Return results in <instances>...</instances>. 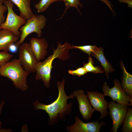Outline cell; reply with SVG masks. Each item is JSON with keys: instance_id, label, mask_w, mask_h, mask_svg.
Segmentation results:
<instances>
[{"instance_id": "obj_7", "label": "cell", "mask_w": 132, "mask_h": 132, "mask_svg": "<svg viewBox=\"0 0 132 132\" xmlns=\"http://www.w3.org/2000/svg\"><path fill=\"white\" fill-rule=\"evenodd\" d=\"M18 59L23 68L30 73L36 71L38 61L30 43H22L20 46Z\"/></svg>"}, {"instance_id": "obj_12", "label": "cell", "mask_w": 132, "mask_h": 132, "mask_svg": "<svg viewBox=\"0 0 132 132\" xmlns=\"http://www.w3.org/2000/svg\"><path fill=\"white\" fill-rule=\"evenodd\" d=\"M32 50L38 61L44 59L47 53L48 44L44 38L33 37L30 39V43Z\"/></svg>"}, {"instance_id": "obj_11", "label": "cell", "mask_w": 132, "mask_h": 132, "mask_svg": "<svg viewBox=\"0 0 132 132\" xmlns=\"http://www.w3.org/2000/svg\"><path fill=\"white\" fill-rule=\"evenodd\" d=\"M70 95L76 97L78 103L80 112L83 119L86 120H89L95 110L92 108L87 95L82 89L74 91Z\"/></svg>"}, {"instance_id": "obj_4", "label": "cell", "mask_w": 132, "mask_h": 132, "mask_svg": "<svg viewBox=\"0 0 132 132\" xmlns=\"http://www.w3.org/2000/svg\"><path fill=\"white\" fill-rule=\"evenodd\" d=\"M46 19L43 14L35 15L32 17L27 20L26 23L19 29L21 32L20 39L15 43L19 46L23 43L27 36L31 33H36L38 38H40L42 33V30L45 26Z\"/></svg>"}, {"instance_id": "obj_15", "label": "cell", "mask_w": 132, "mask_h": 132, "mask_svg": "<svg viewBox=\"0 0 132 132\" xmlns=\"http://www.w3.org/2000/svg\"><path fill=\"white\" fill-rule=\"evenodd\" d=\"M15 4L20 12V16L26 20L32 17L35 15L31 8V0H8Z\"/></svg>"}, {"instance_id": "obj_9", "label": "cell", "mask_w": 132, "mask_h": 132, "mask_svg": "<svg viewBox=\"0 0 132 132\" xmlns=\"http://www.w3.org/2000/svg\"><path fill=\"white\" fill-rule=\"evenodd\" d=\"M87 93L88 99L93 109L100 113L99 119L106 117L109 114L107 111L109 103L105 100L103 94L97 91H87Z\"/></svg>"}, {"instance_id": "obj_16", "label": "cell", "mask_w": 132, "mask_h": 132, "mask_svg": "<svg viewBox=\"0 0 132 132\" xmlns=\"http://www.w3.org/2000/svg\"><path fill=\"white\" fill-rule=\"evenodd\" d=\"M120 64L123 73L121 85L126 94L132 98V76L126 71L122 60L120 61Z\"/></svg>"}, {"instance_id": "obj_1", "label": "cell", "mask_w": 132, "mask_h": 132, "mask_svg": "<svg viewBox=\"0 0 132 132\" xmlns=\"http://www.w3.org/2000/svg\"><path fill=\"white\" fill-rule=\"evenodd\" d=\"M65 82L64 79L61 82H57L58 95L57 99L52 103L46 105L39 103L37 100L33 103L34 110H43L48 114L49 117L48 123L51 125L55 124L59 119H64L65 115H69L71 111L72 103L68 104L67 101L74 97L71 95H66L65 90Z\"/></svg>"}, {"instance_id": "obj_25", "label": "cell", "mask_w": 132, "mask_h": 132, "mask_svg": "<svg viewBox=\"0 0 132 132\" xmlns=\"http://www.w3.org/2000/svg\"><path fill=\"white\" fill-rule=\"evenodd\" d=\"M19 46L15 43L12 44L9 47V51L13 53H16L18 50Z\"/></svg>"}, {"instance_id": "obj_29", "label": "cell", "mask_w": 132, "mask_h": 132, "mask_svg": "<svg viewBox=\"0 0 132 132\" xmlns=\"http://www.w3.org/2000/svg\"><path fill=\"white\" fill-rule=\"evenodd\" d=\"M4 0H0V1L3 3Z\"/></svg>"}, {"instance_id": "obj_28", "label": "cell", "mask_w": 132, "mask_h": 132, "mask_svg": "<svg viewBox=\"0 0 132 132\" xmlns=\"http://www.w3.org/2000/svg\"><path fill=\"white\" fill-rule=\"evenodd\" d=\"M105 3L111 10L112 9V7L111 2L108 0H100Z\"/></svg>"}, {"instance_id": "obj_21", "label": "cell", "mask_w": 132, "mask_h": 132, "mask_svg": "<svg viewBox=\"0 0 132 132\" xmlns=\"http://www.w3.org/2000/svg\"><path fill=\"white\" fill-rule=\"evenodd\" d=\"M96 45H87L80 46L72 45L71 46L70 49H79L83 52L88 54L90 56L91 53L97 48Z\"/></svg>"}, {"instance_id": "obj_8", "label": "cell", "mask_w": 132, "mask_h": 132, "mask_svg": "<svg viewBox=\"0 0 132 132\" xmlns=\"http://www.w3.org/2000/svg\"><path fill=\"white\" fill-rule=\"evenodd\" d=\"M129 106L116 103L111 100L108 104L110 114L113 122L111 130L116 132L123 123Z\"/></svg>"}, {"instance_id": "obj_6", "label": "cell", "mask_w": 132, "mask_h": 132, "mask_svg": "<svg viewBox=\"0 0 132 132\" xmlns=\"http://www.w3.org/2000/svg\"><path fill=\"white\" fill-rule=\"evenodd\" d=\"M113 83L114 86L111 88L107 82L104 83L102 90L104 96L110 97L113 101H116L117 103L129 106H132V98L129 97L124 91L119 81L115 79Z\"/></svg>"}, {"instance_id": "obj_20", "label": "cell", "mask_w": 132, "mask_h": 132, "mask_svg": "<svg viewBox=\"0 0 132 132\" xmlns=\"http://www.w3.org/2000/svg\"><path fill=\"white\" fill-rule=\"evenodd\" d=\"M62 1H63L64 3L66 8L65 12L60 18L61 19L63 17L68 9L71 7H74L76 8L79 13H81L78 6L83 7V5L81 3L79 0H62Z\"/></svg>"}, {"instance_id": "obj_17", "label": "cell", "mask_w": 132, "mask_h": 132, "mask_svg": "<svg viewBox=\"0 0 132 132\" xmlns=\"http://www.w3.org/2000/svg\"><path fill=\"white\" fill-rule=\"evenodd\" d=\"M122 128L123 132H132V109L129 107Z\"/></svg>"}, {"instance_id": "obj_5", "label": "cell", "mask_w": 132, "mask_h": 132, "mask_svg": "<svg viewBox=\"0 0 132 132\" xmlns=\"http://www.w3.org/2000/svg\"><path fill=\"white\" fill-rule=\"evenodd\" d=\"M3 3L7 7L8 13L5 22L0 27V29L9 30L19 36L21 34L19 29L26 23L27 20L15 13L13 10V4L12 3L8 0H5Z\"/></svg>"}, {"instance_id": "obj_23", "label": "cell", "mask_w": 132, "mask_h": 132, "mask_svg": "<svg viewBox=\"0 0 132 132\" xmlns=\"http://www.w3.org/2000/svg\"><path fill=\"white\" fill-rule=\"evenodd\" d=\"M69 73L72 76H77L81 77L85 75L87 73L84 67H80L74 70H69L68 71Z\"/></svg>"}, {"instance_id": "obj_30", "label": "cell", "mask_w": 132, "mask_h": 132, "mask_svg": "<svg viewBox=\"0 0 132 132\" xmlns=\"http://www.w3.org/2000/svg\"></svg>"}, {"instance_id": "obj_3", "label": "cell", "mask_w": 132, "mask_h": 132, "mask_svg": "<svg viewBox=\"0 0 132 132\" xmlns=\"http://www.w3.org/2000/svg\"><path fill=\"white\" fill-rule=\"evenodd\" d=\"M0 68V75L11 80L16 88L23 91L27 90V79L30 73L23 68L18 59H14Z\"/></svg>"}, {"instance_id": "obj_10", "label": "cell", "mask_w": 132, "mask_h": 132, "mask_svg": "<svg viewBox=\"0 0 132 132\" xmlns=\"http://www.w3.org/2000/svg\"><path fill=\"white\" fill-rule=\"evenodd\" d=\"M75 123L67 127L66 129L70 132H99L100 128L105 125L104 121L99 122L98 121L85 123L83 122L77 116L75 118Z\"/></svg>"}, {"instance_id": "obj_19", "label": "cell", "mask_w": 132, "mask_h": 132, "mask_svg": "<svg viewBox=\"0 0 132 132\" xmlns=\"http://www.w3.org/2000/svg\"><path fill=\"white\" fill-rule=\"evenodd\" d=\"M62 0H40L35 7L38 13H41L45 11L51 4L54 2Z\"/></svg>"}, {"instance_id": "obj_2", "label": "cell", "mask_w": 132, "mask_h": 132, "mask_svg": "<svg viewBox=\"0 0 132 132\" xmlns=\"http://www.w3.org/2000/svg\"><path fill=\"white\" fill-rule=\"evenodd\" d=\"M71 46V45L66 42L63 44L58 43L56 49H53V53L52 55L49 56L43 62L39 61L35 71L36 80H42L44 86L47 88H49L50 86L51 72L53 68V61L57 58L62 60L68 59Z\"/></svg>"}, {"instance_id": "obj_24", "label": "cell", "mask_w": 132, "mask_h": 132, "mask_svg": "<svg viewBox=\"0 0 132 132\" xmlns=\"http://www.w3.org/2000/svg\"><path fill=\"white\" fill-rule=\"evenodd\" d=\"M3 3L0 1V27L5 20L4 14L7 11V7L4 5H3Z\"/></svg>"}, {"instance_id": "obj_26", "label": "cell", "mask_w": 132, "mask_h": 132, "mask_svg": "<svg viewBox=\"0 0 132 132\" xmlns=\"http://www.w3.org/2000/svg\"><path fill=\"white\" fill-rule=\"evenodd\" d=\"M4 104V102L3 100H2L1 102V103L0 105V116L1 113L3 105ZM2 122L0 121V132H5V131H7L5 129H1V125H2Z\"/></svg>"}, {"instance_id": "obj_14", "label": "cell", "mask_w": 132, "mask_h": 132, "mask_svg": "<svg viewBox=\"0 0 132 132\" xmlns=\"http://www.w3.org/2000/svg\"><path fill=\"white\" fill-rule=\"evenodd\" d=\"M91 55L95 57L100 63L103 67L105 75L109 79V74L115 70L111 64L108 61L104 55L103 49L101 47L97 48L91 53Z\"/></svg>"}, {"instance_id": "obj_22", "label": "cell", "mask_w": 132, "mask_h": 132, "mask_svg": "<svg viewBox=\"0 0 132 132\" xmlns=\"http://www.w3.org/2000/svg\"><path fill=\"white\" fill-rule=\"evenodd\" d=\"M13 56L8 52H0V67L9 61Z\"/></svg>"}, {"instance_id": "obj_27", "label": "cell", "mask_w": 132, "mask_h": 132, "mask_svg": "<svg viewBox=\"0 0 132 132\" xmlns=\"http://www.w3.org/2000/svg\"><path fill=\"white\" fill-rule=\"evenodd\" d=\"M121 2L127 3L128 5V7L131 8L132 7V0H118Z\"/></svg>"}, {"instance_id": "obj_13", "label": "cell", "mask_w": 132, "mask_h": 132, "mask_svg": "<svg viewBox=\"0 0 132 132\" xmlns=\"http://www.w3.org/2000/svg\"><path fill=\"white\" fill-rule=\"evenodd\" d=\"M19 37L11 31L0 29V51L8 52L10 46L16 42Z\"/></svg>"}, {"instance_id": "obj_18", "label": "cell", "mask_w": 132, "mask_h": 132, "mask_svg": "<svg viewBox=\"0 0 132 132\" xmlns=\"http://www.w3.org/2000/svg\"><path fill=\"white\" fill-rule=\"evenodd\" d=\"M88 62L84 63L83 67L87 72H90L97 74L105 72L104 69L98 66H95L94 65V62L90 56L88 58Z\"/></svg>"}]
</instances>
